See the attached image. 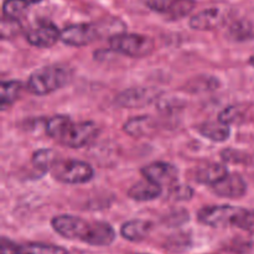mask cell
<instances>
[{"label": "cell", "instance_id": "6da1fadb", "mask_svg": "<svg viewBox=\"0 0 254 254\" xmlns=\"http://www.w3.org/2000/svg\"><path fill=\"white\" fill-rule=\"evenodd\" d=\"M51 225L64 238L79 241L89 246L106 247L116 240V231L107 222H88L77 216L61 215L52 218Z\"/></svg>", "mask_w": 254, "mask_h": 254}, {"label": "cell", "instance_id": "7a4b0ae2", "mask_svg": "<svg viewBox=\"0 0 254 254\" xmlns=\"http://www.w3.org/2000/svg\"><path fill=\"white\" fill-rule=\"evenodd\" d=\"M71 79V72L62 66H45L29 76L27 91L35 96H46L66 86Z\"/></svg>", "mask_w": 254, "mask_h": 254}, {"label": "cell", "instance_id": "3957f363", "mask_svg": "<svg viewBox=\"0 0 254 254\" xmlns=\"http://www.w3.org/2000/svg\"><path fill=\"white\" fill-rule=\"evenodd\" d=\"M108 44L112 51L133 59L149 56L155 49V42L150 36L128 32L113 35L109 37Z\"/></svg>", "mask_w": 254, "mask_h": 254}, {"label": "cell", "instance_id": "277c9868", "mask_svg": "<svg viewBox=\"0 0 254 254\" xmlns=\"http://www.w3.org/2000/svg\"><path fill=\"white\" fill-rule=\"evenodd\" d=\"M51 174L55 180L67 185H82L93 179L94 170L88 163L76 159H62L56 160L51 168Z\"/></svg>", "mask_w": 254, "mask_h": 254}, {"label": "cell", "instance_id": "5b68a950", "mask_svg": "<svg viewBox=\"0 0 254 254\" xmlns=\"http://www.w3.org/2000/svg\"><path fill=\"white\" fill-rule=\"evenodd\" d=\"M245 210L231 205L206 206L197 212V220L202 225L215 228L237 227Z\"/></svg>", "mask_w": 254, "mask_h": 254}, {"label": "cell", "instance_id": "8992f818", "mask_svg": "<svg viewBox=\"0 0 254 254\" xmlns=\"http://www.w3.org/2000/svg\"><path fill=\"white\" fill-rule=\"evenodd\" d=\"M97 134H98V127L93 122L86 121L79 122V123L72 122L66 133L62 135V138L57 143L66 146V148L79 149L88 145L96 138Z\"/></svg>", "mask_w": 254, "mask_h": 254}, {"label": "cell", "instance_id": "52a82bcc", "mask_svg": "<svg viewBox=\"0 0 254 254\" xmlns=\"http://www.w3.org/2000/svg\"><path fill=\"white\" fill-rule=\"evenodd\" d=\"M99 36V29L94 24H74L66 26L61 31V41L64 45L82 47L96 41Z\"/></svg>", "mask_w": 254, "mask_h": 254}, {"label": "cell", "instance_id": "ba28073f", "mask_svg": "<svg viewBox=\"0 0 254 254\" xmlns=\"http://www.w3.org/2000/svg\"><path fill=\"white\" fill-rule=\"evenodd\" d=\"M61 40V31L55 24L50 21H41L31 27L26 34V41L40 49H49Z\"/></svg>", "mask_w": 254, "mask_h": 254}, {"label": "cell", "instance_id": "9c48e42d", "mask_svg": "<svg viewBox=\"0 0 254 254\" xmlns=\"http://www.w3.org/2000/svg\"><path fill=\"white\" fill-rule=\"evenodd\" d=\"M141 175L160 186H171L178 180L179 170L166 161H154L141 169Z\"/></svg>", "mask_w": 254, "mask_h": 254}, {"label": "cell", "instance_id": "30bf717a", "mask_svg": "<svg viewBox=\"0 0 254 254\" xmlns=\"http://www.w3.org/2000/svg\"><path fill=\"white\" fill-rule=\"evenodd\" d=\"M155 98V93L153 89L145 88V87H135V88H128L121 92L116 97L114 102L117 106L123 108H143L146 104L151 103Z\"/></svg>", "mask_w": 254, "mask_h": 254}, {"label": "cell", "instance_id": "8fae6325", "mask_svg": "<svg viewBox=\"0 0 254 254\" xmlns=\"http://www.w3.org/2000/svg\"><path fill=\"white\" fill-rule=\"evenodd\" d=\"M211 188L216 195L225 198H241L247 192V184L240 174H228L223 180Z\"/></svg>", "mask_w": 254, "mask_h": 254}, {"label": "cell", "instance_id": "7c38bea8", "mask_svg": "<svg viewBox=\"0 0 254 254\" xmlns=\"http://www.w3.org/2000/svg\"><path fill=\"white\" fill-rule=\"evenodd\" d=\"M146 5L154 11L168 14L171 17H183L192 11L193 0H145Z\"/></svg>", "mask_w": 254, "mask_h": 254}, {"label": "cell", "instance_id": "4fadbf2b", "mask_svg": "<svg viewBox=\"0 0 254 254\" xmlns=\"http://www.w3.org/2000/svg\"><path fill=\"white\" fill-rule=\"evenodd\" d=\"M225 21V15L217 7H211L200 11L198 14L193 15L190 19L191 29L198 30V31H208L220 26Z\"/></svg>", "mask_w": 254, "mask_h": 254}, {"label": "cell", "instance_id": "5bb4252c", "mask_svg": "<svg viewBox=\"0 0 254 254\" xmlns=\"http://www.w3.org/2000/svg\"><path fill=\"white\" fill-rule=\"evenodd\" d=\"M228 169L218 163H207L198 166L195 173V180L202 185L213 186L228 175Z\"/></svg>", "mask_w": 254, "mask_h": 254}, {"label": "cell", "instance_id": "9a60e30c", "mask_svg": "<svg viewBox=\"0 0 254 254\" xmlns=\"http://www.w3.org/2000/svg\"><path fill=\"white\" fill-rule=\"evenodd\" d=\"M161 188L163 186L158 185L148 179H144V180L134 184L129 189L128 196L136 202H148V201H153L160 197L161 191H163Z\"/></svg>", "mask_w": 254, "mask_h": 254}, {"label": "cell", "instance_id": "2e32d148", "mask_svg": "<svg viewBox=\"0 0 254 254\" xmlns=\"http://www.w3.org/2000/svg\"><path fill=\"white\" fill-rule=\"evenodd\" d=\"M123 130L133 138H144L156 130V123L151 117L138 116L128 119L123 126Z\"/></svg>", "mask_w": 254, "mask_h": 254}, {"label": "cell", "instance_id": "e0dca14e", "mask_svg": "<svg viewBox=\"0 0 254 254\" xmlns=\"http://www.w3.org/2000/svg\"><path fill=\"white\" fill-rule=\"evenodd\" d=\"M153 230V223L145 220H131L123 223L121 228L122 237L130 242H141Z\"/></svg>", "mask_w": 254, "mask_h": 254}, {"label": "cell", "instance_id": "ac0fdd59", "mask_svg": "<svg viewBox=\"0 0 254 254\" xmlns=\"http://www.w3.org/2000/svg\"><path fill=\"white\" fill-rule=\"evenodd\" d=\"M201 135L216 143H223L230 138V126L221 123V122H206L198 127Z\"/></svg>", "mask_w": 254, "mask_h": 254}, {"label": "cell", "instance_id": "d6986e66", "mask_svg": "<svg viewBox=\"0 0 254 254\" xmlns=\"http://www.w3.org/2000/svg\"><path fill=\"white\" fill-rule=\"evenodd\" d=\"M15 254H68V251L55 245L24 243V245H16Z\"/></svg>", "mask_w": 254, "mask_h": 254}, {"label": "cell", "instance_id": "ffe728a7", "mask_svg": "<svg viewBox=\"0 0 254 254\" xmlns=\"http://www.w3.org/2000/svg\"><path fill=\"white\" fill-rule=\"evenodd\" d=\"M72 119L68 116H55L51 117L49 121L45 124V131H46L47 135L50 136L54 140L59 141L62 138L66 130L68 129V127L71 126Z\"/></svg>", "mask_w": 254, "mask_h": 254}, {"label": "cell", "instance_id": "44dd1931", "mask_svg": "<svg viewBox=\"0 0 254 254\" xmlns=\"http://www.w3.org/2000/svg\"><path fill=\"white\" fill-rule=\"evenodd\" d=\"M22 91V84L19 81H2L1 82V98H0V107L2 111L9 108L19 99L20 93Z\"/></svg>", "mask_w": 254, "mask_h": 254}, {"label": "cell", "instance_id": "7402d4cb", "mask_svg": "<svg viewBox=\"0 0 254 254\" xmlns=\"http://www.w3.org/2000/svg\"><path fill=\"white\" fill-rule=\"evenodd\" d=\"M30 2L27 0H4L2 2V17L20 21L24 19L29 10Z\"/></svg>", "mask_w": 254, "mask_h": 254}, {"label": "cell", "instance_id": "603a6c76", "mask_svg": "<svg viewBox=\"0 0 254 254\" xmlns=\"http://www.w3.org/2000/svg\"><path fill=\"white\" fill-rule=\"evenodd\" d=\"M56 153L52 149H40L32 155V165L41 171H49L56 163Z\"/></svg>", "mask_w": 254, "mask_h": 254}, {"label": "cell", "instance_id": "cb8c5ba5", "mask_svg": "<svg viewBox=\"0 0 254 254\" xmlns=\"http://www.w3.org/2000/svg\"><path fill=\"white\" fill-rule=\"evenodd\" d=\"M192 188H190L189 185H184V184H179V185L174 184L169 191V196L174 201H188L192 197Z\"/></svg>", "mask_w": 254, "mask_h": 254}, {"label": "cell", "instance_id": "d4e9b609", "mask_svg": "<svg viewBox=\"0 0 254 254\" xmlns=\"http://www.w3.org/2000/svg\"><path fill=\"white\" fill-rule=\"evenodd\" d=\"M241 118H242L241 109L236 106H230L221 112L218 116V122L226 124V126H231L233 123H237Z\"/></svg>", "mask_w": 254, "mask_h": 254}, {"label": "cell", "instance_id": "484cf974", "mask_svg": "<svg viewBox=\"0 0 254 254\" xmlns=\"http://www.w3.org/2000/svg\"><path fill=\"white\" fill-rule=\"evenodd\" d=\"M237 227L243 231H247V232L254 233V210L252 211L245 210V212H243Z\"/></svg>", "mask_w": 254, "mask_h": 254}, {"label": "cell", "instance_id": "4316f807", "mask_svg": "<svg viewBox=\"0 0 254 254\" xmlns=\"http://www.w3.org/2000/svg\"><path fill=\"white\" fill-rule=\"evenodd\" d=\"M15 248H16V243L11 242L7 238L2 237L1 240V254H15Z\"/></svg>", "mask_w": 254, "mask_h": 254}, {"label": "cell", "instance_id": "83f0119b", "mask_svg": "<svg viewBox=\"0 0 254 254\" xmlns=\"http://www.w3.org/2000/svg\"><path fill=\"white\" fill-rule=\"evenodd\" d=\"M250 64H252V66L254 67V55H253V56H251V59H250Z\"/></svg>", "mask_w": 254, "mask_h": 254}, {"label": "cell", "instance_id": "f1b7e54d", "mask_svg": "<svg viewBox=\"0 0 254 254\" xmlns=\"http://www.w3.org/2000/svg\"><path fill=\"white\" fill-rule=\"evenodd\" d=\"M27 1L32 2V4H35V2H39V1H41V0H27Z\"/></svg>", "mask_w": 254, "mask_h": 254}]
</instances>
